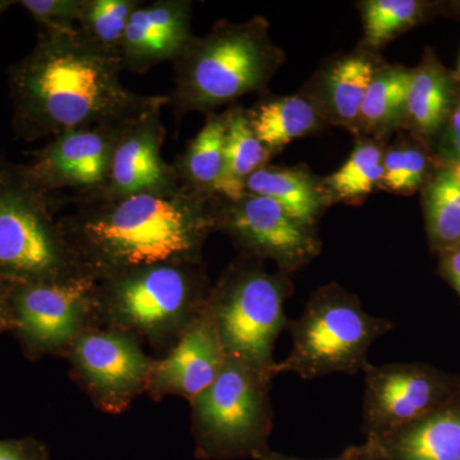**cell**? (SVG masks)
<instances>
[{
    "label": "cell",
    "instance_id": "obj_36",
    "mask_svg": "<svg viewBox=\"0 0 460 460\" xmlns=\"http://www.w3.org/2000/svg\"><path fill=\"white\" fill-rule=\"evenodd\" d=\"M12 4H14V2H9V0H0V14L4 13L5 11L9 7H11Z\"/></svg>",
    "mask_w": 460,
    "mask_h": 460
},
{
    "label": "cell",
    "instance_id": "obj_31",
    "mask_svg": "<svg viewBox=\"0 0 460 460\" xmlns=\"http://www.w3.org/2000/svg\"><path fill=\"white\" fill-rule=\"evenodd\" d=\"M0 460H50L49 449L38 438L27 436L0 440Z\"/></svg>",
    "mask_w": 460,
    "mask_h": 460
},
{
    "label": "cell",
    "instance_id": "obj_25",
    "mask_svg": "<svg viewBox=\"0 0 460 460\" xmlns=\"http://www.w3.org/2000/svg\"><path fill=\"white\" fill-rule=\"evenodd\" d=\"M226 115L210 113L186 151L174 163L181 183L206 198H215L224 169Z\"/></svg>",
    "mask_w": 460,
    "mask_h": 460
},
{
    "label": "cell",
    "instance_id": "obj_9",
    "mask_svg": "<svg viewBox=\"0 0 460 460\" xmlns=\"http://www.w3.org/2000/svg\"><path fill=\"white\" fill-rule=\"evenodd\" d=\"M96 278L9 281L11 334L31 361L65 357L75 339L95 325Z\"/></svg>",
    "mask_w": 460,
    "mask_h": 460
},
{
    "label": "cell",
    "instance_id": "obj_34",
    "mask_svg": "<svg viewBox=\"0 0 460 460\" xmlns=\"http://www.w3.org/2000/svg\"><path fill=\"white\" fill-rule=\"evenodd\" d=\"M255 460H308L296 458V456H287V454L275 452V450L268 449L265 452L259 454ZM325 460H375L370 456V453L366 450L363 445H352L348 447L341 456L337 458L325 459Z\"/></svg>",
    "mask_w": 460,
    "mask_h": 460
},
{
    "label": "cell",
    "instance_id": "obj_5",
    "mask_svg": "<svg viewBox=\"0 0 460 460\" xmlns=\"http://www.w3.org/2000/svg\"><path fill=\"white\" fill-rule=\"evenodd\" d=\"M394 326L392 320L368 314L358 296L338 283L325 284L310 296L301 316L288 323L292 349L275 363L272 376L293 374L314 380L363 374L372 344Z\"/></svg>",
    "mask_w": 460,
    "mask_h": 460
},
{
    "label": "cell",
    "instance_id": "obj_4",
    "mask_svg": "<svg viewBox=\"0 0 460 460\" xmlns=\"http://www.w3.org/2000/svg\"><path fill=\"white\" fill-rule=\"evenodd\" d=\"M211 286L204 261L111 272L96 279L95 325L168 353L204 311Z\"/></svg>",
    "mask_w": 460,
    "mask_h": 460
},
{
    "label": "cell",
    "instance_id": "obj_32",
    "mask_svg": "<svg viewBox=\"0 0 460 460\" xmlns=\"http://www.w3.org/2000/svg\"><path fill=\"white\" fill-rule=\"evenodd\" d=\"M438 159L440 165L460 163V98L438 138Z\"/></svg>",
    "mask_w": 460,
    "mask_h": 460
},
{
    "label": "cell",
    "instance_id": "obj_27",
    "mask_svg": "<svg viewBox=\"0 0 460 460\" xmlns=\"http://www.w3.org/2000/svg\"><path fill=\"white\" fill-rule=\"evenodd\" d=\"M357 5L363 22L362 48L375 53L425 22L436 7L434 3L420 0H365Z\"/></svg>",
    "mask_w": 460,
    "mask_h": 460
},
{
    "label": "cell",
    "instance_id": "obj_10",
    "mask_svg": "<svg viewBox=\"0 0 460 460\" xmlns=\"http://www.w3.org/2000/svg\"><path fill=\"white\" fill-rule=\"evenodd\" d=\"M141 344L128 332L93 326L69 347V375L98 410L118 416L146 394L155 358Z\"/></svg>",
    "mask_w": 460,
    "mask_h": 460
},
{
    "label": "cell",
    "instance_id": "obj_3",
    "mask_svg": "<svg viewBox=\"0 0 460 460\" xmlns=\"http://www.w3.org/2000/svg\"><path fill=\"white\" fill-rule=\"evenodd\" d=\"M269 30L268 21L256 16L241 23L222 20L206 35L190 36L172 62L175 87L169 104L177 118L192 111L210 114L265 90L286 60Z\"/></svg>",
    "mask_w": 460,
    "mask_h": 460
},
{
    "label": "cell",
    "instance_id": "obj_11",
    "mask_svg": "<svg viewBox=\"0 0 460 460\" xmlns=\"http://www.w3.org/2000/svg\"><path fill=\"white\" fill-rule=\"evenodd\" d=\"M215 217L217 232L228 235L243 255L270 260L289 277L320 256L316 226L290 217L274 199L252 193L235 201L217 196Z\"/></svg>",
    "mask_w": 460,
    "mask_h": 460
},
{
    "label": "cell",
    "instance_id": "obj_23",
    "mask_svg": "<svg viewBox=\"0 0 460 460\" xmlns=\"http://www.w3.org/2000/svg\"><path fill=\"white\" fill-rule=\"evenodd\" d=\"M247 114L256 137L272 154L325 126L313 102L302 93L263 100Z\"/></svg>",
    "mask_w": 460,
    "mask_h": 460
},
{
    "label": "cell",
    "instance_id": "obj_37",
    "mask_svg": "<svg viewBox=\"0 0 460 460\" xmlns=\"http://www.w3.org/2000/svg\"><path fill=\"white\" fill-rule=\"evenodd\" d=\"M454 75H456V80H458L460 83V56H459V62H458V69H456V72Z\"/></svg>",
    "mask_w": 460,
    "mask_h": 460
},
{
    "label": "cell",
    "instance_id": "obj_21",
    "mask_svg": "<svg viewBox=\"0 0 460 460\" xmlns=\"http://www.w3.org/2000/svg\"><path fill=\"white\" fill-rule=\"evenodd\" d=\"M411 69L383 65L372 78L353 131L359 138L381 141L404 128Z\"/></svg>",
    "mask_w": 460,
    "mask_h": 460
},
{
    "label": "cell",
    "instance_id": "obj_16",
    "mask_svg": "<svg viewBox=\"0 0 460 460\" xmlns=\"http://www.w3.org/2000/svg\"><path fill=\"white\" fill-rule=\"evenodd\" d=\"M192 2H142L133 12L120 45L123 69L146 74L163 62H172L190 36Z\"/></svg>",
    "mask_w": 460,
    "mask_h": 460
},
{
    "label": "cell",
    "instance_id": "obj_14",
    "mask_svg": "<svg viewBox=\"0 0 460 460\" xmlns=\"http://www.w3.org/2000/svg\"><path fill=\"white\" fill-rule=\"evenodd\" d=\"M164 140L162 109L127 124L115 144L107 186L98 198L122 199L177 189L181 181L175 166L162 156Z\"/></svg>",
    "mask_w": 460,
    "mask_h": 460
},
{
    "label": "cell",
    "instance_id": "obj_1",
    "mask_svg": "<svg viewBox=\"0 0 460 460\" xmlns=\"http://www.w3.org/2000/svg\"><path fill=\"white\" fill-rule=\"evenodd\" d=\"M122 60L81 30L40 31L29 56L9 68L14 132L21 140L74 129L120 126L169 105L168 95H140L120 80Z\"/></svg>",
    "mask_w": 460,
    "mask_h": 460
},
{
    "label": "cell",
    "instance_id": "obj_8",
    "mask_svg": "<svg viewBox=\"0 0 460 460\" xmlns=\"http://www.w3.org/2000/svg\"><path fill=\"white\" fill-rule=\"evenodd\" d=\"M32 187L20 165L0 160V279L56 281L83 277L54 214L60 202Z\"/></svg>",
    "mask_w": 460,
    "mask_h": 460
},
{
    "label": "cell",
    "instance_id": "obj_19",
    "mask_svg": "<svg viewBox=\"0 0 460 460\" xmlns=\"http://www.w3.org/2000/svg\"><path fill=\"white\" fill-rule=\"evenodd\" d=\"M459 98L456 75L441 65L434 51L426 50L420 65L411 68L404 128L420 144H431L440 138Z\"/></svg>",
    "mask_w": 460,
    "mask_h": 460
},
{
    "label": "cell",
    "instance_id": "obj_28",
    "mask_svg": "<svg viewBox=\"0 0 460 460\" xmlns=\"http://www.w3.org/2000/svg\"><path fill=\"white\" fill-rule=\"evenodd\" d=\"M141 0H83L78 29L90 40L120 57L124 32Z\"/></svg>",
    "mask_w": 460,
    "mask_h": 460
},
{
    "label": "cell",
    "instance_id": "obj_24",
    "mask_svg": "<svg viewBox=\"0 0 460 460\" xmlns=\"http://www.w3.org/2000/svg\"><path fill=\"white\" fill-rule=\"evenodd\" d=\"M426 232L432 252L460 244V163L440 165L422 189Z\"/></svg>",
    "mask_w": 460,
    "mask_h": 460
},
{
    "label": "cell",
    "instance_id": "obj_20",
    "mask_svg": "<svg viewBox=\"0 0 460 460\" xmlns=\"http://www.w3.org/2000/svg\"><path fill=\"white\" fill-rule=\"evenodd\" d=\"M246 193L274 199L290 217L313 226L329 206L321 180L302 168L262 166L248 178Z\"/></svg>",
    "mask_w": 460,
    "mask_h": 460
},
{
    "label": "cell",
    "instance_id": "obj_15",
    "mask_svg": "<svg viewBox=\"0 0 460 460\" xmlns=\"http://www.w3.org/2000/svg\"><path fill=\"white\" fill-rule=\"evenodd\" d=\"M226 362L217 326L205 307L164 358L155 359L146 394L154 401L178 396L192 402L217 380Z\"/></svg>",
    "mask_w": 460,
    "mask_h": 460
},
{
    "label": "cell",
    "instance_id": "obj_13",
    "mask_svg": "<svg viewBox=\"0 0 460 460\" xmlns=\"http://www.w3.org/2000/svg\"><path fill=\"white\" fill-rule=\"evenodd\" d=\"M127 124L58 135L40 150L29 153L32 160L20 165L21 172L32 187L48 195L71 190L75 202L98 198L107 186L115 144Z\"/></svg>",
    "mask_w": 460,
    "mask_h": 460
},
{
    "label": "cell",
    "instance_id": "obj_7",
    "mask_svg": "<svg viewBox=\"0 0 460 460\" xmlns=\"http://www.w3.org/2000/svg\"><path fill=\"white\" fill-rule=\"evenodd\" d=\"M272 377L226 358L219 376L190 404L199 460L256 459L270 449Z\"/></svg>",
    "mask_w": 460,
    "mask_h": 460
},
{
    "label": "cell",
    "instance_id": "obj_30",
    "mask_svg": "<svg viewBox=\"0 0 460 460\" xmlns=\"http://www.w3.org/2000/svg\"><path fill=\"white\" fill-rule=\"evenodd\" d=\"M41 26L42 31L72 33L78 31L83 0H22L18 2Z\"/></svg>",
    "mask_w": 460,
    "mask_h": 460
},
{
    "label": "cell",
    "instance_id": "obj_18",
    "mask_svg": "<svg viewBox=\"0 0 460 460\" xmlns=\"http://www.w3.org/2000/svg\"><path fill=\"white\" fill-rule=\"evenodd\" d=\"M362 445L375 460H460V390L420 419Z\"/></svg>",
    "mask_w": 460,
    "mask_h": 460
},
{
    "label": "cell",
    "instance_id": "obj_2",
    "mask_svg": "<svg viewBox=\"0 0 460 460\" xmlns=\"http://www.w3.org/2000/svg\"><path fill=\"white\" fill-rule=\"evenodd\" d=\"M217 196L177 189L122 199L77 201L58 219L78 268L98 278L169 262H202L206 239L217 232Z\"/></svg>",
    "mask_w": 460,
    "mask_h": 460
},
{
    "label": "cell",
    "instance_id": "obj_29",
    "mask_svg": "<svg viewBox=\"0 0 460 460\" xmlns=\"http://www.w3.org/2000/svg\"><path fill=\"white\" fill-rule=\"evenodd\" d=\"M383 168L380 189L402 196L422 190L434 174L425 148L411 142H396L385 148Z\"/></svg>",
    "mask_w": 460,
    "mask_h": 460
},
{
    "label": "cell",
    "instance_id": "obj_22",
    "mask_svg": "<svg viewBox=\"0 0 460 460\" xmlns=\"http://www.w3.org/2000/svg\"><path fill=\"white\" fill-rule=\"evenodd\" d=\"M224 115V169L217 183V195L235 201L246 195L248 178L269 164L272 153L256 137L246 109L234 107Z\"/></svg>",
    "mask_w": 460,
    "mask_h": 460
},
{
    "label": "cell",
    "instance_id": "obj_33",
    "mask_svg": "<svg viewBox=\"0 0 460 460\" xmlns=\"http://www.w3.org/2000/svg\"><path fill=\"white\" fill-rule=\"evenodd\" d=\"M438 271L460 299V244L438 253Z\"/></svg>",
    "mask_w": 460,
    "mask_h": 460
},
{
    "label": "cell",
    "instance_id": "obj_17",
    "mask_svg": "<svg viewBox=\"0 0 460 460\" xmlns=\"http://www.w3.org/2000/svg\"><path fill=\"white\" fill-rule=\"evenodd\" d=\"M381 66L375 51L357 48L330 58L301 93L313 102L323 122L353 131L366 93Z\"/></svg>",
    "mask_w": 460,
    "mask_h": 460
},
{
    "label": "cell",
    "instance_id": "obj_26",
    "mask_svg": "<svg viewBox=\"0 0 460 460\" xmlns=\"http://www.w3.org/2000/svg\"><path fill=\"white\" fill-rule=\"evenodd\" d=\"M384 148L380 141L363 138L337 172L321 180V189L328 205L344 202L358 204L380 189L383 180Z\"/></svg>",
    "mask_w": 460,
    "mask_h": 460
},
{
    "label": "cell",
    "instance_id": "obj_35",
    "mask_svg": "<svg viewBox=\"0 0 460 460\" xmlns=\"http://www.w3.org/2000/svg\"><path fill=\"white\" fill-rule=\"evenodd\" d=\"M11 332V314L8 305V280L0 279V335Z\"/></svg>",
    "mask_w": 460,
    "mask_h": 460
},
{
    "label": "cell",
    "instance_id": "obj_12",
    "mask_svg": "<svg viewBox=\"0 0 460 460\" xmlns=\"http://www.w3.org/2000/svg\"><path fill=\"white\" fill-rule=\"evenodd\" d=\"M365 375L362 432L378 438L440 407L460 390V376L422 362L370 365Z\"/></svg>",
    "mask_w": 460,
    "mask_h": 460
},
{
    "label": "cell",
    "instance_id": "obj_6",
    "mask_svg": "<svg viewBox=\"0 0 460 460\" xmlns=\"http://www.w3.org/2000/svg\"><path fill=\"white\" fill-rule=\"evenodd\" d=\"M293 292L284 272H269L250 255L229 263L206 301L226 358L272 376L274 347L288 328L286 304Z\"/></svg>",
    "mask_w": 460,
    "mask_h": 460
}]
</instances>
